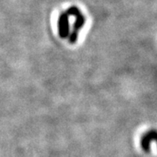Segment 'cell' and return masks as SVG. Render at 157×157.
Masks as SVG:
<instances>
[{
  "instance_id": "2",
  "label": "cell",
  "mask_w": 157,
  "mask_h": 157,
  "mask_svg": "<svg viewBox=\"0 0 157 157\" xmlns=\"http://www.w3.org/2000/svg\"><path fill=\"white\" fill-rule=\"evenodd\" d=\"M156 140V132L155 130H149L140 138V147L145 152L150 151V144L152 141Z\"/></svg>"
},
{
  "instance_id": "5",
  "label": "cell",
  "mask_w": 157,
  "mask_h": 157,
  "mask_svg": "<svg viewBox=\"0 0 157 157\" xmlns=\"http://www.w3.org/2000/svg\"><path fill=\"white\" fill-rule=\"evenodd\" d=\"M78 33L73 32V31H70V33H69V34H68L67 36V39L68 40H69V42H70L71 44L76 43V41H77V39H78Z\"/></svg>"
},
{
  "instance_id": "4",
  "label": "cell",
  "mask_w": 157,
  "mask_h": 157,
  "mask_svg": "<svg viewBox=\"0 0 157 157\" xmlns=\"http://www.w3.org/2000/svg\"><path fill=\"white\" fill-rule=\"evenodd\" d=\"M67 14L68 17H70V16H73V17H77L78 16L79 14H81V12L79 11V9H78L77 6H70L69 8H68L67 11H65Z\"/></svg>"
},
{
  "instance_id": "3",
  "label": "cell",
  "mask_w": 157,
  "mask_h": 157,
  "mask_svg": "<svg viewBox=\"0 0 157 157\" xmlns=\"http://www.w3.org/2000/svg\"><path fill=\"white\" fill-rule=\"evenodd\" d=\"M85 23H86V18H85V17L82 14H79L78 16L76 17V19H75V21L73 23L72 31L76 32V33H78V32H79V31L82 29V27L84 26Z\"/></svg>"
},
{
  "instance_id": "1",
  "label": "cell",
  "mask_w": 157,
  "mask_h": 157,
  "mask_svg": "<svg viewBox=\"0 0 157 157\" xmlns=\"http://www.w3.org/2000/svg\"><path fill=\"white\" fill-rule=\"evenodd\" d=\"M58 33L59 38L63 39H67L70 33L69 17L65 11L61 12L58 18Z\"/></svg>"
}]
</instances>
